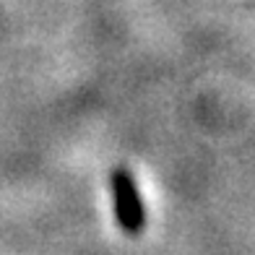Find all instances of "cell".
Segmentation results:
<instances>
[{
    "label": "cell",
    "instance_id": "obj_1",
    "mask_svg": "<svg viewBox=\"0 0 255 255\" xmlns=\"http://www.w3.org/2000/svg\"><path fill=\"white\" fill-rule=\"evenodd\" d=\"M112 185V201H115V216L123 232L128 235H141L146 227V208L138 193V185L130 175V169L125 167H115L110 175Z\"/></svg>",
    "mask_w": 255,
    "mask_h": 255
}]
</instances>
